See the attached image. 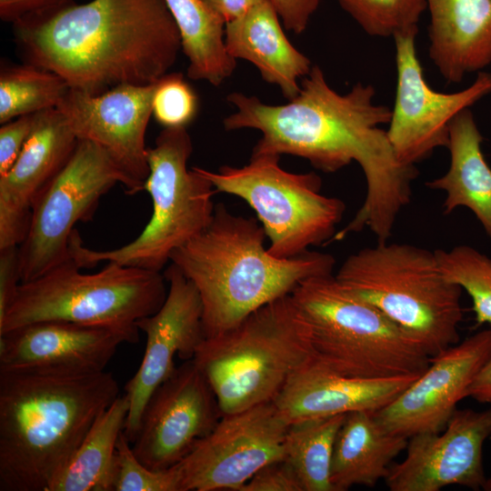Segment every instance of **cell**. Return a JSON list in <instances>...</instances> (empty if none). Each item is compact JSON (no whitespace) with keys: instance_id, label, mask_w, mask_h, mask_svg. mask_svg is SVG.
I'll list each match as a JSON object with an SVG mask.
<instances>
[{"instance_id":"obj_1","label":"cell","mask_w":491,"mask_h":491,"mask_svg":"<svg viewBox=\"0 0 491 491\" xmlns=\"http://www.w3.org/2000/svg\"><path fill=\"white\" fill-rule=\"evenodd\" d=\"M371 85L356 84L340 95L326 82L322 69L312 66L299 93L284 105H268L239 92L227 95L235 112L223 120L228 131H260L252 154L292 155L326 173L356 162L366 180L364 203L335 240L368 228L378 243L392 235L396 219L411 199L417 170L397 159L386 131L391 109L374 102Z\"/></svg>"},{"instance_id":"obj_2","label":"cell","mask_w":491,"mask_h":491,"mask_svg":"<svg viewBox=\"0 0 491 491\" xmlns=\"http://www.w3.org/2000/svg\"><path fill=\"white\" fill-rule=\"evenodd\" d=\"M26 63L91 95L154 84L182 49L165 0L73 1L13 24Z\"/></svg>"},{"instance_id":"obj_3","label":"cell","mask_w":491,"mask_h":491,"mask_svg":"<svg viewBox=\"0 0 491 491\" xmlns=\"http://www.w3.org/2000/svg\"><path fill=\"white\" fill-rule=\"evenodd\" d=\"M118 396L106 371L56 376L0 369V491H49Z\"/></svg>"},{"instance_id":"obj_4","label":"cell","mask_w":491,"mask_h":491,"mask_svg":"<svg viewBox=\"0 0 491 491\" xmlns=\"http://www.w3.org/2000/svg\"><path fill=\"white\" fill-rule=\"evenodd\" d=\"M266 237L257 218L235 215L219 203L209 225L172 254L171 263L198 291L205 337L233 328L302 281L333 274V256L309 250L279 258L265 247Z\"/></svg>"},{"instance_id":"obj_5","label":"cell","mask_w":491,"mask_h":491,"mask_svg":"<svg viewBox=\"0 0 491 491\" xmlns=\"http://www.w3.org/2000/svg\"><path fill=\"white\" fill-rule=\"evenodd\" d=\"M313 356L344 376L382 379L421 375L431 357L378 308L334 276L299 283L290 294Z\"/></svg>"},{"instance_id":"obj_6","label":"cell","mask_w":491,"mask_h":491,"mask_svg":"<svg viewBox=\"0 0 491 491\" xmlns=\"http://www.w3.org/2000/svg\"><path fill=\"white\" fill-rule=\"evenodd\" d=\"M336 277L399 326L430 357L459 342L462 288L442 275L434 252L378 243L350 255Z\"/></svg>"},{"instance_id":"obj_7","label":"cell","mask_w":491,"mask_h":491,"mask_svg":"<svg viewBox=\"0 0 491 491\" xmlns=\"http://www.w3.org/2000/svg\"><path fill=\"white\" fill-rule=\"evenodd\" d=\"M312 356L306 326L288 295L233 328L205 337L193 359L223 416L273 402Z\"/></svg>"},{"instance_id":"obj_8","label":"cell","mask_w":491,"mask_h":491,"mask_svg":"<svg viewBox=\"0 0 491 491\" xmlns=\"http://www.w3.org/2000/svg\"><path fill=\"white\" fill-rule=\"evenodd\" d=\"M69 259L39 277L21 283L0 317V334L42 321H64L114 328L138 342L136 321L155 314L168 287L157 271L107 262L83 274Z\"/></svg>"},{"instance_id":"obj_9","label":"cell","mask_w":491,"mask_h":491,"mask_svg":"<svg viewBox=\"0 0 491 491\" xmlns=\"http://www.w3.org/2000/svg\"><path fill=\"white\" fill-rule=\"evenodd\" d=\"M193 152L186 127L164 128L146 156L149 175L144 185L152 199L151 218L130 243L111 250L83 246L75 229L70 239L71 258L80 268L101 262L161 272L172 254L203 232L211 223L217 193L196 167L187 168Z\"/></svg>"},{"instance_id":"obj_10","label":"cell","mask_w":491,"mask_h":491,"mask_svg":"<svg viewBox=\"0 0 491 491\" xmlns=\"http://www.w3.org/2000/svg\"><path fill=\"white\" fill-rule=\"evenodd\" d=\"M279 159L277 155L252 154L241 167L224 165L216 172L195 167L217 193L238 196L254 209L269 239V253L291 258L332 239L346 205L321 194L318 175L286 171Z\"/></svg>"},{"instance_id":"obj_11","label":"cell","mask_w":491,"mask_h":491,"mask_svg":"<svg viewBox=\"0 0 491 491\" xmlns=\"http://www.w3.org/2000/svg\"><path fill=\"white\" fill-rule=\"evenodd\" d=\"M131 183L99 145L78 140L68 161L35 201L29 227L18 246L21 283L39 277L72 259L70 239L78 222L90 221L101 198Z\"/></svg>"},{"instance_id":"obj_12","label":"cell","mask_w":491,"mask_h":491,"mask_svg":"<svg viewBox=\"0 0 491 491\" xmlns=\"http://www.w3.org/2000/svg\"><path fill=\"white\" fill-rule=\"evenodd\" d=\"M287 427L273 402L223 415L175 465L182 491H241L261 467L285 457Z\"/></svg>"},{"instance_id":"obj_13","label":"cell","mask_w":491,"mask_h":491,"mask_svg":"<svg viewBox=\"0 0 491 491\" xmlns=\"http://www.w3.org/2000/svg\"><path fill=\"white\" fill-rule=\"evenodd\" d=\"M416 35L394 36L397 81L386 133L397 159L405 165H415L436 148L446 147L453 119L491 93V73L487 72H479L464 90L450 94L433 90L417 58Z\"/></svg>"},{"instance_id":"obj_14","label":"cell","mask_w":491,"mask_h":491,"mask_svg":"<svg viewBox=\"0 0 491 491\" xmlns=\"http://www.w3.org/2000/svg\"><path fill=\"white\" fill-rule=\"evenodd\" d=\"M222 412L195 360L184 361L152 393L131 443L136 457L155 471L173 467L216 426Z\"/></svg>"},{"instance_id":"obj_15","label":"cell","mask_w":491,"mask_h":491,"mask_svg":"<svg viewBox=\"0 0 491 491\" xmlns=\"http://www.w3.org/2000/svg\"><path fill=\"white\" fill-rule=\"evenodd\" d=\"M167 295L153 315L136 321L146 337L142 362L125 386L130 407L124 433L132 443L145 406L155 389L175 370V356L194 358L205 338L203 306L194 284L173 263L165 270Z\"/></svg>"},{"instance_id":"obj_16","label":"cell","mask_w":491,"mask_h":491,"mask_svg":"<svg viewBox=\"0 0 491 491\" xmlns=\"http://www.w3.org/2000/svg\"><path fill=\"white\" fill-rule=\"evenodd\" d=\"M155 83L118 85L99 95L70 88L56 107L78 140L110 155L128 177L130 195L144 191L149 175L145 138Z\"/></svg>"},{"instance_id":"obj_17","label":"cell","mask_w":491,"mask_h":491,"mask_svg":"<svg viewBox=\"0 0 491 491\" xmlns=\"http://www.w3.org/2000/svg\"><path fill=\"white\" fill-rule=\"evenodd\" d=\"M491 436V406L484 411L456 409L445 429L408 438L406 457L384 479L391 491H439L457 485L473 490L486 479L483 446Z\"/></svg>"},{"instance_id":"obj_18","label":"cell","mask_w":491,"mask_h":491,"mask_svg":"<svg viewBox=\"0 0 491 491\" xmlns=\"http://www.w3.org/2000/svg\"><path fill=\"white\" fill-rule=\"evenodd\" d=\"M490 359L488 328L431 357L427 368L406 390L373 414L385 429L406 438L441 432Z\"/></svg>"},{"instance_id":"obj_19","label":"cell","mask_w":491,"mask_h":491,"mask_svg":"<svg viewBox=\"0 0 491 491\" xmlns=\"http://www.w3.org/2000/svg\"><path fill=\"white\" fill-rule=\"evenodd\" d=\"M123 343L124 332L64 321L28 324L0 334V369L56 376L105 371Z\"/></svg>"},{"instance_id":"obj_20","label":"cell","mask_w":491,"mask_h":491,"mask_svg":"<svg viewBox=\"0 0 491 491\" xmlns=\"http://www.w3.org/2000/svg\"><path fill=\"white\" fill-rule=\"evenodd\" d=\"M77 141L57 108L34 115L18 158L0 176V249L23 242L35 201L68 161Z\"/></svg>"},{"instance_id":"obj_21","label":"cell","mask_w":491,"mask_h":491,"mask_svg":"<svg viewBox=\"0 0 491 491\" xmlns=\"http://www.w3.org/2000/svg\"><path fill=\"white\" fill-rule=\"evenodd\" d=\"M419 376L347 377L312 356L290 376L273 403L288 425L353 411L375 412L395 400Z\"/></svg>"},{"instance_id":"obj_22","label":"cell","mask_w":491,"mask_h":491,"mask_svg":"<svg viewBox=\"0 0 491 491\" xmlns=\"http://www.w3.org/2000/svg\"><path fill=\"white\" fill-rule=\"evenodd\" d=\"M429 57L448 83L491 64V0H426Z\"/></svg>"},{"instance_id":"obj_23","label":"cell","mask_w":491,"mask_h":491,"mask_svg":"<svg viewBox=\"0 0 491 491\" xmlns=\"http://www.w3.org/2000/svg\"><path fill=\"white\" fill-rule=\"evenodd\" d=\"M225 42L236 60L252 63L268 84L276 85L288 100L300 91L299 80L312 66L285 35L271 0H265L241 17L225 24Z\"/></svg>"},{"instance_id":"obj_24","label":"cell","mask_w":491,"mask_h":491,"mask_svg":"<svg viewBox=\"0 0 491 491\" xmlns=\"http://www.w3.org/2000/svg\"><path fill=\"white\" fill-rule=\"evenodd\" d=\"M408 438L390 433L371 411L347 413L337 432L330 470L334 491L356 485L375 486L388 474L392 460L406 450Z\"/></svg>"},{"instance_id":"obj_25","label":"cell","mask_w":491,"mask_h":491,"mask_svg":"<svg viewBox=\"0 0 491 491\" xmlns=\"http://www.w3.org/2000/svg\"><path fill=\"white\" fill-rule=\"evenodd\" d=\"M482 141L469 108L459 113L449 127L448 170L426 185L446 193L445 214L460 206L472 211L491 240V167L483 155Z\"/></svg>"},{"instance_id":"obj_26","label":"cell","mask_w":491,"mask_h":491,"mask_svg":"<svg viewBox=\"0 0 491 491\" xmlns=\"http://www.w3.org/2000/svg\"><path fill=\"white\" fill-rule=\"evenodd\" d=\"M130 402L119 396L95 422L49 491H114L116 443L124 431Z\"/></svg>"},{"instance_id":"obj_27","label":"cell","mask_w":491,"mask_h":491,"mask_svg":"<svg viewBox=\"0 0 491 491\" xmlns=\"http://www.w3.org/2000/svg\"><path fill=\"white\" fill-rule=\"evenodd\" d=\"M165 2L180 33L188 77L223 84L236 66L225 42V22L202 0Z\"/></svg>"},{"instance_id":"obj_28","label":"cell","mask_w":491,"mask_h":491,"mask_svg":"<svg viewBox=\"0 0 491 491\" xmlns=\"http://www.w3.org/2000/svg\"><path fill=\"white\" fill-rule=\"evenodd\" d=\"M346 415L288 425L284 458L294 467L304 491H334L330 481L332 456Z\"/></svg>"},{"instance_id":"obj_29","label":"cell","mask_w":491,"mask_h":491,"mask_svg":"<svg viewBox=\"0 0 491 491\" xmlns=\"http://www.w3.org/2000/svg\"><path fill=\"white\" fill-rule=\"evenodd\" d=\"M69 89L57 74L35 65H4L0 71V123L56 108Z\"/></svg>"},{"instance_id":"obj_30","label":"cell","mask_w":491,"mask_h":491,"mask_svg":"<svg viewBox=\"0 0 491 491\" xmlns=\"http://www.w3.org/2000/svg\"><path fill=\"white\" fill-rule=\"evenodd\" d=\"M434 253L442 275L470 296L476 325L491 324V258L466 245Z\"/></svg>"},{"instance_id":"obj_31","label":"cell","mask_w":491,"mask_h":491,"mask_svg":"<svg viewBox=\"0 0 491 491\" xmlns=\"http://www.w3.org/2000/svg\"><path fill=\"white\" fill-rule=\"evenodd\" d=\"M373 36H396L418 32L426 0H336Z\"/></svg>"},{"instance_id":"obj_32","label":"cell","mask_w":491,"mask_h":491,"mask_svg":"<svg viewBox=\"0 0 491 491\" xmlns=\"http://www.w3.org/2000/svg\"><path fill=\"white\" fill-rule=\"evenodd\" d=\"M114 491H182L181 477L175 466L161 471L145 466L123 431L116 443Z\"/></svg>"},{"instance_id":"obj_33","label":"cell","mask_w":491,"mask_h":491,"mask_svg":"<svg viewBox=\"0 0 491 491\" xmlns=\"http://www.w3.org/2000/svg\"><path fill=\"white\" fill-rule=\"evenodd\" d=\"M198 99L180 73L166 74L155 83L152 115L164 126L186 127L195 117Z\"/></svg>"},{"instance_id":"obj_34","label":"cell","mask_w":491,"mask_h":491,"mask_svg":"<svg viewBox=\"0 0 491 491\" xmlns=\"http://www.w3.org/2000/svg\"><path fill=\"white\" fill-rule=\"evenodd\" d=\"M241 491H304L294 467L278 459L261 467Z\"/></svg>"},{"instance_id":"obj_35","label":"cell","mask_w":491,"mask_h":491,"mask_svg":"<svg viewBox=\"0 0 491 491\" xmlns=\"http://www.w3.org/2000/svg\"><path fill=\"white\" fill-rule=\"evenodd\" d=\"M34 115H23L2 124L0 127V176L6 174L18 158L32 130Z\"/></svg>"},{"instance_id":"obj_36","label":"cell","mask_w":491,"mask_h":491,"mask_svg":"<svg viewBox=\"0 0 491 491\" xmlns=\"http://www.w3.org/2000/svg\"><path fill=\"white\" fill-rule=\"evenodd\" d=\"M20 284L18 246L0 249V317L14 300Z\"/></svg>"},{"instance_id":"obj_37","label":"cell","mask_w":491,"mask_h":491,"mask_svg":"<svg viewBox=\"0 0 491 491\" xmlns=\"http://www.w3.org/2000/svg\"><path fill=\"white\" fill-rule=\"evenodd\" d=\"M283 25L296 33H303L318 7L319 0H271Z\"/></svg>"},{"instance_id":"obj_38","label":"cell","mask_w":491,"mask_h":491,"mask_svg":"<svg viewBox=\"0 0 491 491\" xmlns=\"http://www.w3.org/2000/svg\"><path fill=\"white\" fill-rule=\"evenodd\" d=\"M73 0H0V18L15 22L65 5Z\"/></svg>"},{"instance_id":"obj_39","label":"cell","mask_w":491,"mask_h":491,"mask_svg":"<svg viewBox=\"0 0 491 491\" xmlns=\"http://www.w3.org/2000/svg\"><path fill=\"white\" fill-rule=\"evenodd\" d=\"M225 24L234 21L265 0H202Z\"/></svg>"},{"instance_id":"obj_40","label":"cell","mask_w":491,"mask_h":491,"mask_svg":"<svg viewBox=\"0 0 491 491\" xmlns=\"http://www.w3.org/2000/svg\"><path fill=\"white\" fill-rule=\"evenodd\" d=\"M467 396L479 403L491 406V359L476 376L468 389Z\"/></svg>"},{"instance_id":"obj_41","label":"cell","mask_w":491,"mask_h":491,"mask_svg":"<svg viewBox=\"0 0 491 491\" xmlns=\"http://www.w3.org/2000/svg\"><path fill=\"white\" fill-rule=\"evenodd\" d=\"M482 489L486 491H491V477L486 479Z\"/></svg>"}]
</instances>
